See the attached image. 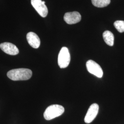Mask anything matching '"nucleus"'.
<instances>
[{
    "mask_svg": "<svg viewBox=\"0 0 124 124\" xmlns=\"http://www.w3.org/2000/svg\"><path fill=\"white\" fill-rule=\"evenodd\" d=\"M32 72L31 70L25 68L13 69L9 70L7 76L11 80H26L31 79Z\"/></svg>",
    "mask_w": 124,
    "mask_h": 124,
    "instance_id": "f257e3e1",
    "label": "nucleus"
},
{
    "mask_svg": "<svg viewBox=\"0 0 124 124\" xmlns=\"http://www.w3.org/2000/svg\"><path fill=\"white\" fill-rule=\"evenodd\" d=\"M64 112L63 107L58 104H53L48 107L44 113V117L47 120H53L62 115Z\"/></svg>",
    "mask_w": 124,
    "mask_h": 124,
    "instance_id": "f03ea898",
    "label": "nucleus"
},
{
    "mask_svg": "<svg viewBox=\"0 0 124 124\" xmlns=\"http://www.w3.org/2000/svg\"><path fill=\"white\" fill-rule=\"evenodd\" d=\"M70 61V55L66 47H62L58 56V64L61 69L66 68Z\"/></svg>",
    "mask_w": 124,
    "mask_h": 124,
    "instance_id": "7ed1b4c3",
    "label": "nucleus"
},
{
    "mask_svg": "<svg viewBox=\"0 0 124 124\" xmlns=\"http://www.w3.org/2000/svg\"><path fill=\"white\" fill-rule=\"evenodd\" d=\"M86 67L87 71L98 78H101L103 75V71L102 68L92 60H89L86 63Z\"/></svg>",
    "mask_w": 124,
    "mask_h": 124,
    "instance_id": "20e7f679",
    "label": "nucleus"
},
{
    "mask_svg": "<svg viewBox=\"0 0 124 124\" xmlns=\"http://www.w3.org/2000/svg\"><path fill=\"white\" fill-rule=\"evenodd\" d=\"M31 4L37 12L43 18L46 17L48 14V9L45 5V1L42 0H31Z\"/></svg>",
    "mask_w": 124,
    "mask_h": 124,
    "instance_id": "39448f33",
    "label": "nucleus"
},
{
    "mask_svg": "<svg viewBox=\"0 0 124 124\" xmlns=\"http://www.w3.org/2000/svg\"><path fill=\"white\" fill-rule=\"evenodd\" d=\"M99 111V106L97 103L92 104L89 108L88 110L85 117V123L89 124L93 122L97 116Z\"/></svg>",
    "mask_w": 124,
    "mask_h": 124,
    "instance_id": "423d86ee",
    "label": "nucleus"
},
{
    "mask_svg": "<svg viewBox=\"0 0 124 124\" xmlns=\"http://www.w3.org/2000/svg\"><path fill=\"white\" fill-rule=\"evenodd\" d=\"M81 16L78 12H68L64 14V20L67 23L69 24H75L81 20Z\"/></svg>",
    "mask_w": 124,
    "mask_h": 124,
    "instance_id": "0eeeda50",
    "label": "nucleus"
},
{
    "mask_svg": "<svg viewBox=\"0 0 124 124\" xmlns=\"http://www.w3.org/2000/svg\"><path fill=\"white\" fill-rule=\"evenodd\" d=\"M0 48L4 53L11 55H16L19 53L18 47L11 43H2L0 44Z\"/></svg>",
    "mask_w": 124,
    "mask_h": 124,
    "instance_id": "6e6552de",
    "label": "nucleus"
},
{
    "mask_svg": "<svg viewBox=\"0 0 124 124\" xmlns=\"http://www.w3.org/2000/svg\"><path fill=\"white\" fill-rule=\"evenodd\" d=\"M28 43L34 48H38L40 46V41L39 36L33 32H29L26 36Z\"/></svg>",
    "mask_w": 124,
    "mask_h": 124,
    "instance_id": "1a4fd4ad",
    "label": "nucleus"
},
{
    "mask_svg": "<svg viewBox=\"0 0 124 124\" xmlns=\"http://www.w3.org/2000/svg\"><path fill=\"white\" fill-rule=\"evenodd\" d=\"M103 38L107 44L109 46H113L114 44L115 37L111 31H106L103 33Z\"/></svg>",
    "mask_w": 124,
    "mask_h": 124,
    "instance_id": "9d476101",
    "label": "nucleus"
},
{
    "mask_svg": "<svg viewBox=\"0 0 124 124\" xmlns=\"http://www.w3.org/2000/svg\"><path fill=\"white\" fill-rule=\"evenodd\" d=\"M93 4L97 8H104L110 3V0H92Z\"/></svg>",
    "mask_w": 124,
    "mask_h": 124,
    "instance_id": "9b49d317",
    "label": "nucleus"
},
{
    "mask_svg": "<svg viewBox=\"0 0 124 124\" xmlns=\"http://www.w3.org/2000/svg\"><path fill=\"white\" fill-rule=\"evenodd\" d=\"M114 26L116 30L120 33L124 32V21L117 20L114 23Z\"/></svg>",
    "mask_w": 124,
    "mask_h": 124,
    "instance_id": "f8f14e48",
    "label": "nucleus"
}]
</instances>
